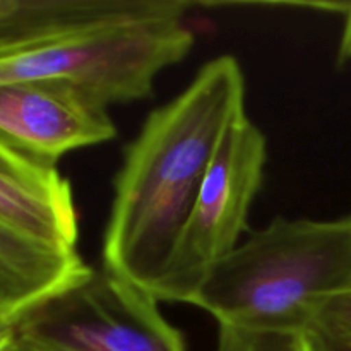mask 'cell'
<instances>
[{
  "label": "cell",
  "mask_w": 351,
  "mask_h": 351,
  "mask_svg": "<svg viewBox=\"0 0 351 351\" xmlns=\"http://www.w3.org/2000/svg\"><path fill=\"white\" fill-rule=\"evenodd\" d=\"M245 115V77L232 55L202 65L154 110L125 147L113 180L103 267L153 293L223 137Z\"/></svg>",
  "instance_id": "obj_1"
},
{
  "label": "cell",
  "mask_w": 351,
  "mask_h": 351,
  "mask_svg": "<svg viewBox=\"0 0 351 351\" xmlns=\"http://www.w3.org/2000/svg\"><path fill=\"white\" fill-rule=\"evenodd\" d=\"M351 288V215L276 218L211 267L189 304L218 326L307 332L322 298Z\"/></svg>",
  "instance_id": "obj_2"
},
{
  "label": "cell",
  "mask_w": 351,
  "mask_h": 351,
  "mask_svg": "<svg viewBox=\"0 0 351 351\" xmlns=\"http://www.w3.org/2000/svg\"><path fill=\"white\" fill-rule=\"evenodd\" d=\"M184 16L106 21L2 53L0 84L62 82L105 108L149 98L158 74L194 47Z\"/></svg>",
  "instance_id": "obj_3"
},
{
  "label": "cell",
  "mask_w": 351,
  "mask_h": 351,
  "mask_svg": "<svg viewBox=\"0 0 351 351\" xmlns=\"http://www.w3.org/2000/svg\"><path fill=\"white\" fill-rule=\"evenodd\" d=\"M151 291L91 267L24 312L14 329L31 351H187Z\"/></svg>",
  "instance_id": "obj_4"
},
{
  "label": "cell",
  "mask_w": 351,
  "mask_h": 351,
  "mask_svg": "<svg viewBox=\"0 0 351 351\" xmlns=\"http://www.w3.org/2000/svg\"><path fill=\"white\" fill-rule=\"evenodd\" d=\"M267 141L240 117L219 144L191 216L153 295L160 302L189 304L194 291L247 228L250 206L263 185Z\"/></svg>",
  "instance_id": "obj_5"
},
{
  "label": "cell",
  "mask_w": 351,
  "mask_h": 351,
  "mask_svg": "<svg viewBox=\"0 0 351 351\" xmlns=\"http://www.w3.org/2000/svg\"><path fill=\"white\" fill-rule=\"evenodd\" d=\"M108 108L62 82L0 84V143L21 156L57 168L60 158L115 139Z\"/></svg>",
  "instance_id": "obj_6"
},
{
  "label": "cell",
  "mask_w": 351,
  "mask_h": 351,
  "mask_svg": "<svg viewBox=\"0 0 351 351\" xmlns=\"http://www.w3.org/2000/svg\"><path fill=\"white\" fill-rule=\"evenodd\" d=\"M0 221L27 237L75 249L79 219L71 182L0 143Z\"/></svg>",
  "instance_id": "obj_7"
},
{
  "label": "cell",
  "mask_w": 351,
  "mask_h": 351,
  "mask_svg": "<svg viewBox=\"0 0 351 351\" xmlns=\"http://www.w3.org/2000/svg\"><path fill=\"white\" fill-rule=\"evenodd\" d=\"M191 7L184 0H0V55L93 24Z\"/></svg>",
  "instance_id": "obj_8"
},
{
  "label": "cell",
  "mask_w": 351,
  "mask_h": 351,
  "mask_svg": "<svg viewBox=\"0 0 351 351\" xmlns=\"http://www.w3.org/2000/svg\"><path fill=\"white\" fill-rule=\"evenodd\" d=\"M91 271L75 249H62L0 221V322L14 324L41 300Z\"/></svg>",
  "instance_id": "obj_9"
},
{
  "label": "cell",
  "mask_w": 351,
  "mask_h": 351,
  "mask_svg": "<svg viewBox=\"0 0 351 351\" xmlns=\"http://www.w3.org/2000/svg\"><path fill=\"white\" fill-rule=\"evenodd\" d=\"M307 335L315 351H351V288L322 298Z\"/></svg>",
  "instance_id": "obj_10"
},
{
  "label": "cell",
  "mask_w": 351,
  "mask_h": 351,
  "mask_svg": "<svg viewBox=\"0 0 351 351\" xmlns=\"http://www.w3.org/2000/svg\"><path fill=\"white\" fill-rule=\"evenodd\" d=\"M216 351H315L307 332L219 326Z\"/></svg>",
  "instance_id": "obj_11"
},
{
  "label": "cell",
  "mask_w": 351,
  "mask_h": 351,
  "mask_svg": "<svg viewBox=\"0 0 351 351\" xmlns=\"http://www.w3.org/2000/svg\"><path fill=\"white\" fill-rule=\"evenodd\" d=\"M312 7H319V9L331 10V12L341 14L343 16V31L341 38H339L338 55H336V62L338 67H346L351 65V2H336V3H315Z\"/></svg>",
  "instance_id": "obj_12"
},
{
  "label": "cell",
  "mask_w": 351,
  "mask_h": 351,
  "mask_svg": "<svg viewBox=\"0 0 351 351\" xmlns=\"http://www.w3.org/2000/svg\"><path fill=\"white\" fill-rule=\"evenodd\" d=\"M17 335L14 324L0 322V351H10L16 346Z\"/></svg>",
  "instance_id": "obj_13"
},
{
  "label": "cell",
  "mask_w": 351,
  "mask_h": 351,
  "mask_svg": "<svg viewBox=\"0 0 351 351\" xmlns=\"http://www.w3.org/2000/svg\"><path fill=\"white\" fill-rule=\"evenodd\" d=\"M10 351H31L29 348H26V346L23 345V343H19V339H17V343H16V346H14L12 350Z\"/></svg>",
  "instance_id": "obj_14"
}]
</instances>
